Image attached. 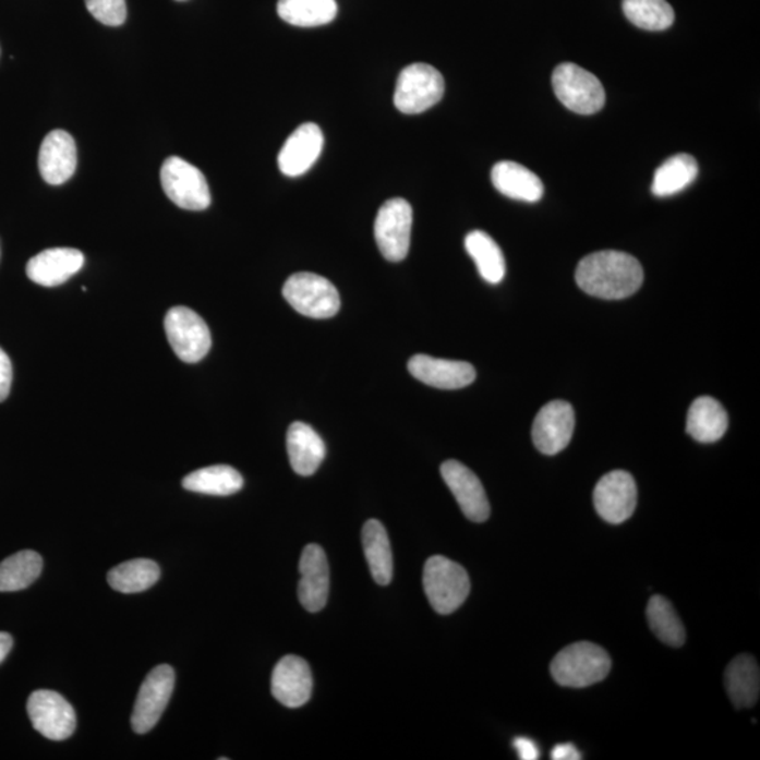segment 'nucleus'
Masks as SVG:
<instances>
[{"label":"nucleus","mask_w":760,"mask_h":760,"mask_svg":"<svg viewBox=\"0 0 760 760\" xmlns=\"http://www.w3.org/2000/svg\"><path fill=\"white\" fill-rule=\"evenodd\" d=\"M576 282L590 297L626 299L641 288L643 269L632 255L619 251H600L580 261L576 269Z\"/></svg>","instance_id":"nucleus-1"},{"label":"nucleus","mask_w":760,"mask_h":760,"mask_svg":"<svg viewBox=\"0 0 760 760\" xmlns=\"http://www.w3.org/2000/svg\"><path fill=\"white\" fill-rule=\"evenodd\" d=\"M612 660L606 650L593 642H575L566 647L551 663L556 684L582 689L606 679Z\"/></svg>","instance_id":"nucleus-2"},{"label":"nucleus","mask_w":760,"mask_h":760,"mask_svg":"<svg viewBox=\"0 0 760 760\" xmlns=\"http://www.w3.org/2000/svg\"><path fill=\"white\" fill-rule=\"evenodd\" d=\"M423 584L431 607L443 616L457 612L471 593L467 570L442 555L431 556L425 563Z\"/></svg>","instance_id":"nucleus-3"},{"label":"nucleus","mask_w":760,"mask_h":760,"mask_svg":"<svg viewBox=\"0 0 760 760\" xmlns=\"http://www.w3.org/2000/svg\"><path fill=\"white\" fill-rule=\"evenodd\" d=\"M552 86L560 104L578 114L598 113L606 104V92L598 76L572 62L555 68Z\"/></svg>","instance_id":"nucleus-4"},{"label":"nucleus","mask_w":760,"mask_h":760,"mask_svg":"<svg viewBox=\"0 0 760 760\" xmlns=\"http://www.w3.org/2000/svg\"><path fill=\"white\" fill-rule=\"evenodd\" d=\"M284 298L302 316L330 318L341 306L340 294L330 280L310 273L290 276L284 285Z\"/></svg>","instance_id":"nucleus-5"},{"label":"nucleus","mask_w":760,"mask_h":760,"mask_svg":"<svg viewBox=\"0 0 760 760\" xmlns=\"http://www.w3.org/2000/svg\"><path fill=\"white\" fill-rule=\"evenodd\" d=\"M445 82L438 70L423 62L405 68L397 77L395 106L405 114H419L443 99Z\"/></svg>","instance_id":"nucleus-6"},{"label":"nucleus","mask_w":760,"mask_h":760,"mask_svg":"<svg viewBox=\"0 0 760 760\" xmlns=\"http://www.w3.org/2000/svg\"><path fill=\"white\" fill-rule=\"evenodd\" d=\"M161 185L169 201L185 210L201 212L210 206L209 183L201 169L179 157H169L161 167Z\"/></svg>","instance_id":"nucleus-7"},{"label":"nucleus","mask_w":760,"mask_h":760,"mask_svg":"<svg viewBox=\"0 0 760 760\" xmlns=\"http://www.w3.org/2000/svg\"><path fill=\"white\" fill-rule=\"evenodd\" d=\"M166 333L173 352L186 364H196L209 353L212 334L209 327L192 309L178 306L166 316Z\"/></svg>","instance_id":"nucleus-8"},{"label":"nucleus","mask_w":760,"mask_h":760,"mask_svg":"<svg viewBox=\"0 0 760 760\" xmlns=\"http://www.w3.org/2000/svg\"><path fill=\"white\" fill-rule=\"evenodd\" d=\"M413 209L401 197L390 198L377 212L375 240L381 254L390 263H400L409 254Z\"/></svg>","instance_id":"nucleus-9"},{"label":"nucleus","mask_w":760,"mask_h":760,"mask_svg":"<svg viewBox=\"0 0 760 760\" xmlns=\"http://www.w3.org/2000/svg\"><path fill=\"white\" fill-rule=\"evenodd\" d=\"M176 687V672L169 665L154 667L145 677L135 699L132 715L133 729L147 734L157 725L166 711Z\"/></svg>","instance_id":"nucleus-10"},{"label":"nucleus","mask_w":760,"mask_h":760,"mask_svg":"<svg viewBox=\"0 0 760 760\" xmlns=\"http://www.w3.org/2000/svg\"><path fill=\"white\" fill-rule=\"evenodd\" d=\"M27 714L34 729L51 740H64L74 734L76 715L61 695L51 690H37L28 697Z\"/></svg>","instance_id":"nucleus-11"},{"label":"nucleus","mask_w":760,"mask_h":760,"mask_svg":"<svg viewBox=\"0 0 760 760\" xmlns=\"http://www.w3.org/2000/svg\"><path fill=\"white\" fill-rule=\"evenodd\" d=\"M637 496V485L631 474L626 471L610 472L595 485V511L610 524H622L636 511Z\"/></svg>","instance_id":"nucleus-12"},{"label":"nucleus","mask_w":760,"mask_h":760,"mask_svg":"<svg viewBox=\"0 0 760 760\" xmlns=\"http://www.w3.org/2000/svg\"><path fill=\"white\" fill-rule=\"evenodd\" d=\"M575 431V411L568 401H550L536 414L532 425V442L536 449L545 455L564 451L572 439Z\"/></svg>","instance_id":"nucleus-13"},{"label":"nucleus","mask_w":760,"mask_h":760,"mask_svg":"<svg viewBox=\"0 0 760 760\" xmlns=\"http://www.w3.org/2000/svg\"><path fill=\"white\" fill-rule=\"evenodd\" d=\"M442 476L469 520L474 522L487 520L491 516V505L482 482L471 469L451 459L442 465Z\"/></svg>","instance_id":"nucleus-14"},{"label":"nucleus","mask_w":760,"mask_h":760,"mask_svg":"<svg viewBox=\"0 0 760 760\" xmlns=\"http://www.w3.org/2000/svg\"><path fill=\"white\" fill-rule=\"evenodd\" d=\"M299 602L310 613L326 607L330 592V568L322 546L310 544L303 550L299 564Z\"/></svg>","instance_id":"nucleus-15"},{"label":"nucleus","mask_w":760,"mask_h":760,"mask_svg":"<svg viewBox=\"0 0 760 760\" xmlns=\"http://www.w3.org/2000/svg\"><path fill=\"white\" fill-rule=\"evenodd\" d=\"M270 690L275 699L289 709L306 704L313 691L309 663L294 655L282 658L275 666Z\"/></svg>","instance_id":"nucleus-16"},{"label":"nucleus","mask_w":760,"mask_h":760,"mask_svg":"<svg viewBox=\"0 0 760 760\" xmlns=\"http://www.w3.org/2000/svg\"><path fill=\"white\" fill-rule=\"evenodd\" d=\"M409 372L423 384L437 389L455 390L472 385L476 379V371L463 361L442 360L430 355L410 358Z\"/></svg>","instance_id":"nucleus-17"},{"label":"nucleus","mask_w":760,"mask_h":760,"mask_svg":"<svg viewBox=\"0 0 760 760\" xmlns=\"http://www.w3.org/2000/svg\"><path fill=\"white\" fill-rule=\"evenodd\" d=\"M324 137L317 124L300 125L278 155V166L284 176L297 178L306 173L316 164L323 152Z\"/></svg>","instance_id":"nucleus-18"},{"label":"nucleus","mask_w":760,"mask_h":760,"mask_svg":"<svg viewBox=\"0 0 760 760\" xmlns=\"http://www.w3.org/2000/svg\"><path fill=\"white\" fill-rule=\"evenodd\" d=\"M76 145L64 130L47 134L38 153V169L48 185H62L70 181L76 169Z\"/></svg>","instance_id":"nucleus-19"},{"label":"nucleus","mask_w":760,"mask_h":760,"mask_svg":"<svg viewBox=\"0 0 760 760\" xmlns=\"http://www.w3.org/2000/svg\"><path fill=\"white\" fill-rule=\"evenodd\" d=\"M85 256L75 249H50L28 261L26 274L34 284L56 288L80 273Z\"/></svg>","instance_id":"nucleus-20"},{"label":"nucleus","mask_w":760,"mask_h":760,"mask_svg":"<svg viewBox=\"0 0 760 760\" xmlns=\"http://www.w3.org/2000/svg\"><path fill=\"white\" fill-rule=\"evenodd\" d=\"M287 447L290 465L293 471L302 476L317 472L319 465L326 458V445L316 430L310 425L293 423L288 430Z\"/></svg>","instance_id":"nucleus-21"},{"label":"nucleus","mask_w":760,"mask_h":760,"mask_svg":"<svg viewBox=\"0 0 760 760\" xmlns=\"http://www.w3.org/2000/svg\"><path fill=\"white\" fill-rule=\"evenodd\" d=\"M492 182L502 195L515 201L535 203L544 196V183L521 164L497 162L492 169Z\"/></svg>","instance_id":"nucleus-22"},{"label":"nucleus","mask_w":760,"mask_h":760,"mask_svg":"<svg viewBox=\"0 0 760 760\" xmlns=\"http://www.w3.org/2000/svg\"><path fill=\"white\" fill-rule=\"evenodd\" d=\"M728 429V414L720 401L703 396L693 401L687 414L686 431L699 443H715Z\"/></svg>","instance_id":"nucleus-23"},{"label":"nucleus","mask_w":760,"mask_h":760,"mask_svg":"<svg viewBox=\"0 0 760 760\" xmlns=\"http://www.w3.org/2000/svg\"><path fill=\"white\" fill-rule=\"evenodd\" d=\"M725 687L737 709H750L758 703L760 672L757 660L743 653L729 663L725 671Z\"/></svg>","instance_id":"nucleus-24"},{"label":"nucleus","mask_w":760,"mask_h":760,"mask_svg":"<svg viewBox=\"0 0 760 760\" xmlns=\"http://www.w3.org/2000/svg\"><path fill=\"white\" fill-rule=\"evenodd\" d=\"M362 545H364L366 563L375 582L381 586L389 584L394 578V555H391L389 536L381 521L365 522L362 529Z\"/></svg>","instance_id":"nucleus-25"},{"label":"nucleus","mask_w":760,"mask_h":760,"mask_svg":"<svg viewBox=\"0 0 760 760\" xmlns=\"http://www.w3.org/2000/svg\"><path fill=\"white\" fill-rule=\"evenodd\" d=\"M182 486L201 495L231 496L243 488L244 479L229 465H215L189 473L183 479Z\"/></svg>","instance_id":"nucleus-26"},{"label":"nucleus","mask_w":760,"mask_h":760,"mask_svg":"<svg viewBox=\"0 0 760 760\" xmlns=\"http://www.w3.org/2000/svg\"><path fill=\"white\" fill-rule=\"evenodd\" d=\"M699 176V164L689 154H677L667 159L653 176L652 193L658 197L676 195Z\"/></svg>","instance_id":"nucleus-27"},{"label":"nucleus","mask_w":760,"mask_h":760,"mask_svg":"<svg viewBox=\"0 0 760 760\" xmlns=\"http://www.w3.org/2000/svg\"><path fill=\"white\" fill-rule=\"evenodd\" d=\"M465 249L478 266L479 274L486 282L496 285L505 279L506 260L500 246L485 231L469 232Z\"/></svg>","instance_id":"nucleus-28"},{"label":"nucleus","mask_w":760,"mask_h":760,"mask_svg":"<svg viewBox=\"0 0 760 760\" xmlns=\"http://www.w3.org/2000/svg\"><path fill=\"white\" fill-rule=\"evenodd\" d=\"M336 0H279L278 14L282 21L298 27H317L336 19Z\"/></svg>","instance_id":"nucleus-29"},{"label":"nucleus","mask_w":760,"mask_h":760,"mask_svg":"<svg viewBox=\"0 0 760 760\" xmlns=\"http://www.w3.org/2000/svg\"><path fill=\"white\" fill-rule=\"evenodd\" d=\"M161 570L149 559H133L120 564L108 574V582L116 592L142 593L158 582Z\"/></svg>","instance_id":"nucleus-30"},{"label":"nucleus","mask_w":760,"mask_h":760,"mask_svg":"<svg viewBox=\"0 0 760 760\" xmlns=\"http://www.w3.org/2000/svg\"><path fill=\"white\" fill-rule=\"evenodd\" d=\"M43 570L41 556L34 551H21L0 564V592H19L36 582Z\"/></svg>","instance_id":"nucleus-31"},{"label":"nucleus","mask_w":760,"mask_h":760,"mask_svg":"<svg viewBox=\"0 0 760 760\" xmlns=\"http://www.w3.org/2000/svg\"><path fill=\"white\" fill-rule=\"evenodd\" d=\"M647 618L652 632L666 646L673 648L684 646L686 629L669 600L663 595H653L648 603Z\"/></svg>","instance_id":"nucleus-32"},{"label":"nucleus","mask_w":760,"mask_h":760,"mask_svg":"<svg viewBox=\"0 0 760 760\" xmlns=\"http://www.w3.org/2000/svg\"><path fill=\"white\" fill-rule=\"evenodd\" d=\"M623 11L642 31H666L675 22V12L666 0H623Z\"/></svg>","instance_id":"nucleus-33"},{"label":"nucleus","mask_w":760,"mask_h":760,"mask_svg":"<svg viewBox=\"0 0 760 760\" xmlns=\"http://www.w3.org/2000/svg\"><path fill=\"white\" fill-rule=\"evenodd\" d=\"M92 16L106 26H122L128 19L125 0H85Z\"/></svg>","instance_id":"nucleus-34"},{"label":"nucleus","mask_w":760,"mask_h":760,"mask_svg":"<svg viewBox=\"0 0 760 760\" xmlns=\"http://www.w3.org/2000/svg\"><path fill=\"white\" fill-rule=\"evenodd\" d=\"M13 366L11 358L0 348V401L7 400L11 394Z\"/></svg>","instance_id":"nucleus-35"},{"label":"nucleus","mask_w":760,"mask_h":760,"mask_svg":"<svg viewBox=\"0 0 760 760\" xmlns=\"http://www.w3.org/2000/svg\"><path fill=\"white\" fill-rule=\"evenodd\" d=\"M515 748L517 749L518 758L521 760L540 759V749L536 747L534 740L521 737L516 738Z\"/></svg>","instance_id":"nucleus-36"},{"label":"nucleus","mask_w":760,"mask_h":760,"mask_svg":"<svg viewBox=\"0 0 760 760\" xmlns=\"http://www.w3.org/2000/svg\"><path fill=\"white\" fill-rule=\"evenodd\" d=\"M551 759L554 760H579L582 759V755L579 750L574 747L572 744H560L556 745L551 752Z\"/></svg>","instance_id":"nucleus-37"},{"label":"nucleus","mask_w":760,"mask_h":760,"mask_svg":"<svg viewBox=\"0 0 760 760\" xmlns=\"http://www.w3.org/2000/svg\"><path fill=\"white\" fill-rule=\"evenodd\" d=\"M13 638L11 634L0 632V663L7 660L9 652L12 651Z\"/></svg>","instance_id":"nucleus-38"},{"label":"nucleus","mask_w":760,"mask_h":760,"mask_svg":"<svg viewBox=\"0 0 760 760\" xmlns=\"http://www.w3.org/2000/svg\"><path fill=\"white\" fill-rule=\"evenodd\" d=\"M181 2H182V0H181Z\"/></svg>","instance_id":"nucleus-39"}]
</instances>
